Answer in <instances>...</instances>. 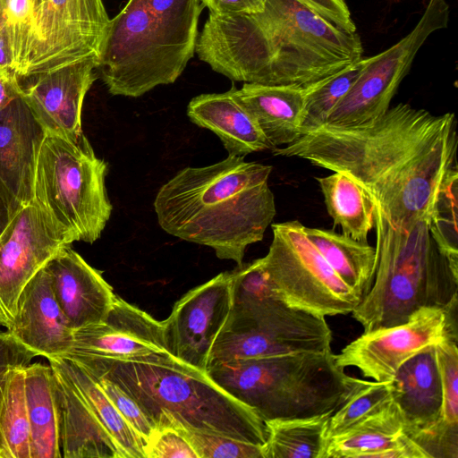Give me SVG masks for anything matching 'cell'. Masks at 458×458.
Instances as JSON below:
<instances>
[{"label": "cell", "mask_w": 458, "mask_h": 458, "mask_svg": "<svg viewBox=\"0 0 458 458\" xmlns=\"http://www.w3.org/2000/svg\"><path fill=\"white\" fill-rule=\"evenodd\" d=\"M6 330L32 357L64 356L71 350L73 330L55 300L46 267L22 289Z\"/></svg>", "instance_id": "44dd1931"}, {"label": "cell", "mask_w": 458, "mask_h": 458, "mask_svg": "<svg viewBox=\"0 0 458 458\" xmlns=\"http://www.w3.org/2000/svg\"><path fill=\"white\" fill-rule=\"evenodd\" d=\"M72 240L31 201L19 209L0 234V315L12 325L27 283Z\"/></svg>", "instance_id": "9a60e30c"}, {"label": "cell", "mask_w": 458, "mask_h": 458, "mask_svg": "<svg viewBox=\"0 0 458 458\" xmlns=\"http://www.w3.org/2000/svg\"><path fill=\"white\" fill-rule=\"evenodd\" d=\"M235 94L275 148L301 136L302 86L243 83L241 89H235Z\"/></svg>", "instance_id": "d4e9b609"}, {"label": "cell", "mask_w": 458, "mask_h": 458, "mask_svg": "<svg viewBox=\"0 0 458 458\" xmlns=\"http://www.w3.org/2000/svg\"><path fill=\"white\" fill-rule=\"evenodd\" d=\"M21 93L19 77L10 70L0 72V111Z\"/></svg>", "instance_id": "b9f144b4"}, {"label": "cell", "mask_w": 458, "mask_h": 458, "mask_svg": "<svg viewBox=\"0 0 458 458\" xmlns=\"http://www.w3.org/2000/svg\"><path fill=\"white\" fill-rule=\"evenodd\" d=\"M92 375L97 378L115 409L142 437L147 447L157 430L140 405L112 380L105 377Z\"/></svg>", "instance_id": "8d00e7d4"}, {"label": "cell", "mask_w": 458, "mask_h": 458, "mask_svg": "<svg viewBox=\"0 0 458 458\" xmlns=\"http://www.w3.org/2000/svg\"><path fill=\"white\" fill-rule=\"evenodd\" d=\"M45 267L55 300L72 330L106 318L116 294L102 273L71 245L63 248Z\"/></svg>", "instance_id": "7402d4cb"}, {"label": "cell", "mask_w": 458, "mask_h": 458, "mask_svg": "<svg viewBox=\"0 0 458 458\" xmlns=\"http://www.w3.org/2000/svg\"><path fill=\"white\" fill-rule=\"evenodd\" d=\"M25 391L31 458H61L60 413L50 365H26Z\"/></svg>", "instance_id": "484cf974"}, {"label": "cell", "mask_w": 458, "mask_h": 458, "mask_svg": "<svg viewBox=\"0 0 458 458\" xmlns=\"http://www.w3.org/2000/svg\"><path fill=\"white\" fill-rule=\"evenodd\" d=\"M305 233L337 276L362 298L370 290L376 274V247L333 230L310 228Z\"/></svg>", "instance_id": "4316f807"}, {"label": "cell", "mask_w": 458, "mask_h": 458, "mask_svg": "<svg viewBox=\"0 0 458 458\" xmlns=\"http://www.w3.org/2000/svg\"><path fill=\"white\" fill-rule=\"evenodd\" d=\"M456 309L457 304L421 308L402 324L366 331L335 354V360L344 369H358L365 377L391 381L414 355L457 339Z\"/></svg>", "instance_id": "5bb4252c"}, {"label": "cell", "mask_w": 458, "mask_h": 458, "mask_svg": "<svg viewBox=\"0 0 458 458\" xmlns=\"http://www.w3.org/2000/svg\"><path fill=\"white\" fill-rule=\"evenodd\" d=\"M1 2L7 21L13 70L21 79L27 66L36 0H1Z\"/></svg>", "instance_id": "836d02e7"}, {"label": "cell", "mask_w": 458, "mask_h": 458, "mask_svg": "<svg viewBox=\"0 0 458 458\" xmlns=\"http://www.w3.org/2000/svg\"><path fill=\"white\" fill-rule=\"evenodd\" d=\"M360 60L303 87L304 111L301 135L326 123L332 110L345 96L366 66Z\"/></svg>", "instance_id": "4dcf8cb0"}, {"label": "cell", "mask_w": 458, "mask_h": 458, "mask_svg": "<svg viewBox=\"0 0 458 458\" xmlns=\"http://www.w3.org/2000/svg\"><path fill=\"white\" fill-rule=\"evenodd\" d=\"M235 89L194 97L187 106L189 119L213 131L228 155L244 157L253 152L275 149L254 116L237 98Z\"/></svg>", "instance_id": "cb8c5ba5"}, {"label": "cell", "mask_w": 458, "mask_h": 458, "mask_svg": "<svg viewBox=\"0 0 458 458\" xmlns=\"http://www.w3.org/2000/svg\"><path fill=\"white\" fill-rule=\"evenodd\" d=\"M161 352H167L163 321L115 295L104 320L73 330L64 356L131 360Z\"/></svg>", "instance_id": "ac0fdd59"}, {"label": "cell", "mask_w": 458, "mask_h": 458, "mask_svg": "<svg viewBox=\"0 0 458 458\" xmlns=\"http://www.w3.org/2000/svg\"><path fill=\"white\" fill-rule=\"evenodd\" d=\"M454 113L440 115L399 103L373 121L321 125L273 149L340 172L356 181L395 228L431 222L445 193L458 182Z\"/></svg>", "instance_id": "6da1fadb"}, {"label": "cell", "mask_w": 458, "mask_h": 458, "mask_svg": "<svg viewBox=\"0 0 458 458\" xmlns=\"http://www.w3.org/2000/svg\"><path fill=\"white\" fill-rule=\"evenodd\" d=\"M325 204L335 225L343 234L360 242H367L375 228L376 204L369 194L349 175L334 172L317 177Z\"/></svg>", "instance_id": "83f0119b"}, {"label": "cell", "mask_w": 458, "mask_h": 458, "mask_svg": "<svg viewBox=\"0 0 458 458\" xmlns=\"http://www.w3.org/2000/svg\"><path fill=\"white\" fill-rule=\"evenodd\" d=\"M442 386L441 420L458 429V348L457 339H447L435 346Z\"/></svg>", "instance_id": "d590c367"}, {"label": "cell", "mask_w": 458, "mask_h": 458, "mask_svg": "<svg viewBox=\"0 0 458 458\" xmlns=\"http://www.w3.org/2000/svg\"><path fill=\"white\" fill-rule=\"evenodd\" d=\"M209 13L216 15H245L261 13L267 0H201Z\"/></svg>", "instance_id": "ab89813d"}, {"label": "cell", "mask_w": 458, "mask_h": 458, "mask_svg": "<svg viewBox=\"0 0 458 458\" xmlns=\"http://www.w3.org/2000/svg\"><path fill=\"white\" fill-rule=\"evenodd\" d=\"M393 383V401L403 419L407 434L427 458L437 457L448 439L441 420L442 386L435 346L405 361Z\"/></svg>", "instance_id": "e0dca14e"}, {"label": "cell", "mask_w": 458, "mask_h": 458, "mask_svg": "<svg viewBox=\"0 0 458 458\" xmlns=\"http://www.w3.org/2000/svg\"><path fill=\"white\" fill-rule=\"evenodd\" d=\"M107 171L83 133L77 138L46 133L36 159L32 201L72 242L93 243L113 210Z\"/></svg>", "instance_id": "ba28073f"}, {"label": "cell", "mask_w": 458, "mask_h": 458, "mask_svg": "<svg viewBox=\"0 0 458 458\" xmlns=\"http://www.w3.org/2000/svg\"><path fill=\"white\" fill-rule=\"evenodd\" d=\"M196 52L234 81L305 86L360 60L363 47L300 0H267L255 14L209 13Z\"/></svg>", "instance_id": "7a4b0ae2"}, {"label": "cell", "mask_w": 458, "mask_h": 458, "mask_svg": "<svg viewBox=\"0 0 458 458\" xmlns=\"http://www.w3.org/2000/svg\"><path fill=\"white\" fill-rule=\"evenodd\" d=\"M0 326L4 327V321H3L1 315H0Z\"/></svg>", "instance_id": "ee69618b"}, {"label": "cell", "mask_w": 458, "mask_h": 458, "mask_svg": "<svg viewBox=\"0 0 458 458\" xmlns=\"http://www.w3.org/2000/svg\"><path fill=\"white\" fill-rule=\"evenodd\" d=\"M12 217L8 199L0 185V234Z\"/></svg>", "instance_id": "7bdbcfd3"}, {"label": "cell", "mask_w": 458, "mask_h": 458, "mask_svg": "<svg viewBox=\"0 0 458 458\" xmlns=\"http://www.w3.org/2000/svg\"><path fill=\"white\" fill-rule=\"evenodd\" d=\"M171 428L175 429L186 439L198 458H263L262 445L180 426Z\"/></svg>", "instance_id": "e575fe53"}, {"label": "cell", "mask_w": 458, "mask_h": 458, "mask_svg": "<svg viewBox=\"0 0 458 458\" xmlns=\"http://www.w3.org/2000/svg\"><path fill=\"white\" fill-rule=\"evenodd\" d=\"M60 413L64 458H146V444L97 378L64 356L47 358Z\"/></svg>", "instance_id": "9c48e42d"}, {"label": "cell", "mask_w": 458, "mask_h": 458, "mask_svg": "<svg viewBox=\"0 0 458 458\" xmlns=\"http://www.w3.org/2000/svg\"><path fill=\"white\" fill-rule=\"evenodd\" d=\"M206 373L264 422L334 413L359 382L338 365L332 350L231 360Z\"/></svg>", "instance_id": "52a82bcc"}, {"label": "cell", "mask_w": 458, "mask_h": 458, "mask_svg": "<svg viewBox=\"0 0 458 458\" xmlns=\"http://www.w3.org/2000/svg\"><path fill=\"white\" fill-rule=\"evenodd\" d=\"M332 414L265 421L263 458H323Z\"/></svg>", "instance_id": "f546056e"}, {"label": "cell", "mask_w": 458, "mask_h": 458, "mask_svg": "<svg viewBox=\"0 0 458 458\" xmlns=\"http://www.w3.org/2000/svg\"><path fill=\"white\" fill-rule=\"evenodd\" d=\"M232 273V306L223 328L258 331L308 351L331 350L326 318L290 307L273 288L261 259L242 263Z\"/></svg>", "instance_id": "4fadbf2b"}, {"label": "cell", "mask_w": 458, "mask_h": 458, "mask_svg": "<svg viewBox=\"0 0 458 458\" xmlns=\"http://www.w3.org/2000/svg\"><path fill=\"white\" fill-rule=\"evenodd\" d=\"M306 6L347 32H356V26L345 0H300Z\"/></svg>", "instance_id": "f35d334b"}, {"label": "cell", "mask_w": 458, "mask_h": 458, "mask_svg": "<svg viewBox=\"0 0 458 458\" xmlns=\"http://www.w3.org/2000/svg\"><path fill=\"white\" fill-rule=\"evenodd\" d=\"M449 13L445 0H428L417 24L406 36L368 57L366 66L323 125L355 126L384 114L420 48L432 33L447 27Z\"/></svg>", "instance_id": "8fae6325"}, {"label": "cell", "mask_w": 458, "mask_h": 458, "mask_svg": "<svg viewBox=\"0 0 458 458\" xmlns=\"http://www.w3.org/2000/svg\"><path fill=\"white\" fill-rule=\"evenodd\" d=\"M98 65V58L89 57L20 79L27 81L21 83L22 97L46 133L65 138L83 133L82 105Z\"/></svg>", "instance_id": "d6986e66"}, {"label": "cell", "mask_w": 458, "mask_h": 458, "mask_svg": "<svg viewBox=\"0 0 458 458\" xmlns=\"http://www.w3.org/2000/svg\"><path fill=\"white\" fill-rule=\"evenodd\" d=\"M323 458H427L407 434L392 401L378 412L327 439Z\"/></svg>", "instance_id": "603a6c76"}, {"label": "cell", "mask_w": 458, "mask_h": 458, "mask_svg": "<svg viewBox=\"0 0 458 458\" xmlns=\"http://www.w3.org/2000/svg\"><path fill=\"white\" fill-rule=\"evenodd\" d=\"M299 221L272 225L273 240L262 267L276 292L292 308L323 317L352 313L362 296L332 269Z\"/></svg>", "instance_id": "30bf717a"}, {"label": "cell", "mask_w": 458, "mask_h": 458, "mask_svg": "<svg viewBox=\"0 0 458 458\" xmlns=\"http://www.w3.org/2000/svg\"><path fill=\"white\" fill-rule=\"evenodd\" d=\"M429 225L421 219L408 229L395 228L376 204V274L352 312L364 332L402 324L421 308L457 304L458 268L439 249Z\"/></svg>", "instance_id": "8992f818"}, {"label": "cell", "mask_w": 458, "mask_h": 458, "mask_svg": "<svg viewBox=\"0 0 458 458\" xmlns=\"http://www.w3.org/2000/svg\"><path fill=\"white\" fill-rule=\"evenodd\" d=\"M33 357L6 331H0V375L14 365H27Z\"/></svg>", "instance_id": "60d3db41"}, {"label": "cell", "mask_w": 458, "mask_h": 458, "mask_svg": "<svg viewBox=\"0 0 458 458\" xmlns=\"http://www.w3.org/2000/svg\"><path fill=\"white\" fill-rule=\"evenodd\" d=\"M45 134L22 93L0 111V185L12 216L32 201L36 159Z\"/></svg>", "instance_id": "ffe728a7"}, {"label": "cell", "mask_w": 458, "mask_h": 458, "mask_svg": "<svg viewBox=\"0 0 458 458\" xmlns=\"http://www.w3.org/2000/svg\"><path fill=\"white\" fill-rule=\"evenodd\" d=\"M303 351L308 350L298 344L258 331L222 328L212 346L207 369L231 360Z\"/></svg>", "instance_id": "1f68e13d"}, {"label": "cell", "mask_w": 458, "mask_h": 458, "mask_svg": "<svg viewBox=\"0 0 458 458\" xmlns=\"http://www.w3.org/2000/svg\"><path fill=\"white\" fill-rule=\"evenodd\" d=\"M146 458H198L186 439L175 429H158L146 447Z\"/></svg>", "instance_id": "74e56055"}, {"label": "cell", "mask_w": 458, "mask_h": 458, "mask_svg": "<svg viewBox=\"0 0 458 458\" xmlns=\"http://www.w3.org/2000/svg\"><path fill=\"white\" fill-rule=\"evenodd\" d=\"M25 368L14 365L0 375V458H31Z\"/></svg>", "instance_id": "f1b7e54d"}, {"label": "cell", "mask_w": 458, "mask_h": 458, "mask_svg": "<svg viewBox=\"0 0 458 458\" xmlns=\"http://www.w3.org/2000/svg\"><path fill=\"white\" fill-rule=\"evenodd\" d=\"M394 383L359 379L358 384L331 415L327 436L338 434L378 412L393 401Z\"/></svg>", "instance_id": "d6a6232c"}, {"label": "cell", "mask_w": 458, "mask_h": 458, "mask_svg": "<svg viewBox=\"0 0 458 458\" xmlns=\"http://www.w3.org/2000/svg\"><path fill=\"white\" fill-rule=\"evenodd\" d=\"M64 357L118 385L156 430L180 426L262 446L266 443L267 427L255 411L223 390L206 372L168 352L131 360Z\"/></svg>", "instance_id": "277c9868"}, {"label": "cell", "mask_w": 458, "mask_h": 458, "mask_svg": "<svg viewBox=\"0 0 458 458\" xmlns=\"http://www.w3.org/2000/svg\"><path fill=\"white\" fill-rule=\"evenodd\" d=\"M271 165L228 155L213 165L185 167L161 186L154 208L160 227L242 264L247 247L262 241L276 216Z\"/></svg>", "instance_id": "3957f363"}, {"label": "cell", "mask_w": 458, "mask_h": 458, "mask_svg": "<svg viewBox=\"0 0 458 458\" xmlns=\"http://www.w3.org/2000/svg\"><path fill=\"white\" fill-rule=\"evenodd\" d=\"M233 273L222 272L187 292L163 320L169 354L206 372L214 342L232 306Z\"/></svg>", "instance_id": "2e32d148"}, {"label": "cell", "mask_w": 458, "mask_h": 458, "mask_svg": "<svg viewBox=\"0 0 458 458\" xmlns=\"http://www.w3.org/2000/svg\"><path fill=\"white\" fill-rule=\"evenodd\" d=\"M201 0H129L110 19L98 58L110 94L138 98L174 83L196 52Z\"/></svg>", "instance_id": "5b68a950"}, {"label": "cell", "mask_w": 458, "mask_h": 458, "mask_svg": "<svg viewBox=\"0 0 458 458\" xmlns=\"http://www.w3.org/2000/svg\"><path fill=\"white\" fill-rule=\"evenodd\" d=\"M109 21L102 0H36L22 78L99 58Z\"/></svg>", "instance_id": "7c38bea8"}]
</instances>
